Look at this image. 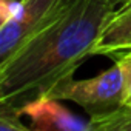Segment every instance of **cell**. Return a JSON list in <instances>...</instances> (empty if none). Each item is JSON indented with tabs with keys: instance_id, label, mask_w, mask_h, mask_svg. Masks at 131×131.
Instances as JSON below:
<instances>
[{
	"instance_id": "1",
	"label": "cell",
	"mask_w": 131,
	"mask_h": 131,
	"mask_svg": "<svg viewBox=\"0 0 131 131\" xmlns=\"http://www.w3.org/2000/svg\"><path fill=\"white\" fill-rule=\"evenodd\" d=\"M113 13L99 0H67L52 23L0 63V102L20 106L74 76Z\"/></svg>"
},
{
	"instance_id": "2",
	"label": "cell",
	"mask_w": 131,
	"mask_h": 131,
	"mask_svg": "<svg viewBox=\"0 0 131 131\" xmlns=\"http://www.w3.org/2000/svg\"><path fill=\"white\" fill-rule=\"evenodd\" d=\"M129 83L131 51L117 56L114 65L103 73L82 80H76L71 76L51 86L45 94L59 100L74 102L93 119L120 110Z\"/></svg>"
},
{
	"instance_id": "3",
	"label": "cell",
	"mask_w": 131,
	"mask_h": 131,
	"mask_svg": "<svg viewBox=\"0 0 131 131\" xmlns=\"http://www.w3.org/2000/svg\"><path fill=\"white\" fill-rule=\"evenodd\" d=\"M67 0H22L16 19L0 25V63L13 57L34 36L52 23Z\"/></svg>"
},
{
	"instance_id": "4",
	"label": "cell",
	"mask_w": 131,
	"mask_h": 131,
	"mask_svg": "<svg viewBox=\"0 0 131 131\" xmlns=\"http://www.w3.org/2000/svg\"><path fill=\"white\" fill-rule=\"evenodd\" d=\"M63 100L40 94L20 105L22 116L29 119L36 131H93L91 119H85L63 106Z\"/></svg>"
},
{
	"instance_id": "5",
	"label": "cell",
	"mask_w": 131,
	"mask_h": 131,
	"mask_svg": "<svg viewBox=\"0 0 131 131\" xmlns=\"http://www.w3.org/2000/svg\"><path fill=\"white\" fill-rule=\"evenodd\" d=\"M131 51V2L114 9L105 23L91 56H120Z\"/></svg>"
},
{
	"instance_id": "6",
	"label": "cell",
	"mask_w": 131,
	"mask_h": 131,
	"mask_svg": "<svg viewBox=\"0 0 131 131\" xmlns=\"http://www.w3.org/2000/svg\"><path fill=\"white\" fill-rule=\"evenodd\" d=\"M93 131H131V110L120 108L110 114L91 119Z\"/></svg>"
},
{
	"instance_id": "7",
	"label": "cell",
	"mask_w": 131,
	"mask_h": 131,
	"mask_svg": "<svg viewBox=\"0 0 131 131\" xmlns=\"http://www.w3.org/2000/svg\"><path fill=\"white\" fill-rule=\"evenodd\" d=\"M22 117L19 105L0 102V131H29V125H25Z\"/></svg>"
},
{
	"instance_id": "8",
	"label": "cell",
	"mask_w": 131,
	"mask_h": 131,
	"mask_svg": "<svg viewBox=\"0 0 131 131\" xmlns=\"http://www.w3.org/2000/svg\"><path fill=\"white\" fill-rule=\"evenodd\" d=\"M22 8V0H0V25L17 17Z\"/></svg>"
},
{
	"instance_id": "9",
	"label": "cell",
	"mask_w": 131,
	"mask_h": 131,
	"mask_svg": "<svg viewBox=\"0 0 131 131\" xmlns=\"http://www.w3.org/2000/svg\"><path fill=\"white\" fill-rule=\"evenodd\" d=\"M99 2H103V3L110 5L111 8L117 9L119 6H122V5H125V3H128V2H131V0H99Z\"/></svg>"
},
{
	"instance_id": "10",
	"label": "cell",
	"mask_w": 131,
	"mask_h": 131,
	"mask_svg": "<svg viewBox=\"0 0 131 131\" xmlns=\"http://www.w3.org/2000/svg\"><path fill=\"white\" fill-rule=\"evenodd\" d=\"M122 108H129V110H131V83H129V86H128V90H126V94H125Z\"/></svg>"
}]
</instances>
